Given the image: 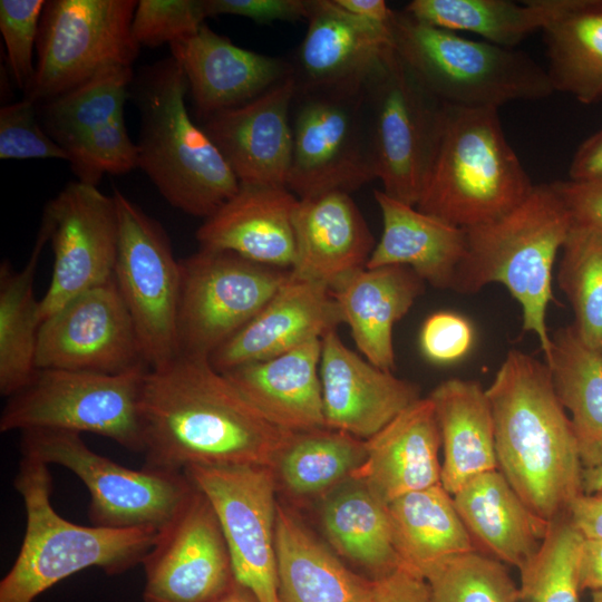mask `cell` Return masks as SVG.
Returning <instances> with one entry per match:
<instances>
[{
	"mask_svg": "<svg viewBox=\"0 0 602 602\" xmlns=\"http://www.w3.org/2000/svg\"><path fill=\"white\" fill-rule=\"evenodd\" d=\"M143 468L191 466L273 469L293 431L272 424L207 358L177 356L148 369L142 392Z\"/></svg>",
	"mask_w": 602,
	"mask_h": 602,
	"instance_id": "6da1fadb",
	"label": "cell"
},
{
	"mask_svg": "<svg viewBox=\"0 0 602 602\" xmlns=\"http://www.w3.org/2000/svg\"><path fill=\"white\" fill-rule=\"evenodd\" d=\"M486 394L498 469L537 517L566 514L583 493L584 468L546 362L509 350Z\"/></svg>",
	"mask_w": 602,
	"mask_h": 602,
	"instance_id": "7a4b0ae2",
	"label": "cell"
},
{
	"mask_svg": "<svg viewBox=\"0 0 602 602\" xmlns=\"http://www.w3.org/2000/svg\"><path fill=\"white\" fill-rule=\"evenodd\" d=\"M188 85L171 57L149 66L135 86L140 115L137 167L175 208L204 220L240 188L221 151L192 120Z\"/></svg>",
	"mask_w": 602,
	"mask_h": 602,
	"instance_id": "3957f363",
	"label": "cell"
},
{
	"mask_svg": "<svg viewBox=\"0 0 602 602\" xmlns=\"http://www.w3.org/2000/svg\"><path fill=\"white\" fill-rule=\"evenodd\" d=\"M571 226L552 183L534 185L506 215L465 229L467 249L452 291L474 294L487 284H503L522 308L523 331L537 337L545 357L551 346L546 310L554 300L553 266Z\"/></svg>",
	"mask_w": 602,
	"mask_h": 602,
	"instance_id": "277c9868",
	"label": "cell"
},
{
	"mask_svg": "<svg viewBox=\"0 0 602 602\" xmlns=\"http://www.w3.org/2000/svg\"><path fill=\"white\" fill-rule=\"evenodd\" d=\"M533 187L504 135L498 109L446 105L419 211L469 229L506 215Z\"/></svg>",
	"mask_w": 602,
	"mask_h": 602,
	"instance_id": "5b68a950",
	"label": "cell"
},
{
	"mask_svg": "<svg viewBox=\"0 0 602 602\" xmlns=\"http://www.w3.org/2000/svg\"><path fill=\"white\" fill-rule=\"evenodd\" d=\"M27 514L19 554L0 582V602H32L57 582L87 567L109 575L142 563L158 531L107 528L74 524L51 505L52 478L48 465L23 457L14 478Z\"/></svg>",
	"mask_w": 602,
	"mask_h": 602,
	"instance_id": "8992f818",
	"label": "cell"
},
{
	"mask_svg": "<svg viewBox=\"0 0 602 602\" xmlns=\"http://www.w3.org/2000/svg\"><path fill=\"white\" fill-rule=\"evenodd\" d=\"M390 28L400 59L446 105L498 109L554 93L546 69L515 48L464 38L405 10L394 11Z\"/></svg>",
	"mask_w": 602,
	"mask_h": 602,
	"instance_id": "52a82bcc",
	"label": "cell"
},
{
	"mask_svg": "<svg viewBox=\"0 0 602 602\" xmlns=\"http://www.w3.org/2000/svg\"><path fill=\"white\" fill-rule=\"evenodd\" d=\"M148 368L122 373L37 368L7 398L0 431L49 428L107 437L144 452L142 392Z\"/></svg>",
	"mask_w": 602,
	"mask_h": 602,
	"instance_id": "ba28073f",
	"label": "cell"
},
{
	"mask_svg": "<svg viewBox=\"0 0 602 602\" xmlns=\"http://www.w3.org/2000/svg\"><path fill=\"white\" fill-rule=\"evenodd\" d=\"M365 86L295 87L287 188L298 198L350 194L377 178Z\"/></svg>",
	"mask_w": 602,
	"mask_h": 602,
	"instance_id": "9c48e42d",
	"label": "cell"
},
{
	"mask_svg": "<svg viewBox=\"0 0 602 602\" xmlns=\"http://www.w3.org/2000/svg\"><path fill=\"white\" fill-rule=\"evenodd\" d=\"M377 178L388 196L416 206L429 176L446 113L395 48L365 86Z\"/></svg>",
	"mask_w": 602,
	"mask_h": 602,
	"instance_id": "30bf717a",
	"label": "cell"
},
{
	"mask_svg": "<svg viewBox=\"0 0 602 602\" xmlns=\"http://www.w3.org/2000/svg\"><path fill=\"white\" fill-rule=\"evenodd\" d=\"M20 449L23 457L68 468L86 485L94 526L159 532L194 487L184 473L124 467L93 452L75 431L23 430Z\"/></svg>",
	"mask_w": 602,
	"mask_h": 602,
	"instance_id": "8fae6325",
	"label": "cell"
},
{
	"mask_svg": "<svg viewBox=\"0 0 602 602\" xmlns=\"http://www.w3.org/2000/svg\"><path fill=\"white\" fill-rule=\"evenodd\" d=\"M135 0L46 1L37 61L25 98L46 103L115 67H132L140 45L132 23Z\"/></svg>",
	"mask_w": 602,
	"mask_h": 602,
	"instance_id": "7c38bea8",
	"label": "cell"
},
{
	"mask_svg": "<svg viewBox=\"0 0 602 602\" xmlns=\"http://www.w3.org/2000/svg\"><path fill=\"white\" fill-rule=\"evenodd\" d=\"M178 356L207 358L249 323L290 270L230 251L201 249L179 261Z\"/></svg>",
	"mask_w": 602,
	"mask_h": 602,
	"instance_id": "4fadbf2b",
	"label": "cell"
},
{
	"mask_svg": "<svg viewBox=\"0 0 602 602\" xmlns=\"http://www.w3.org/2000/svg\"><path fill=\"white\" fill-rule=\"evenodd\" d=\"M119 241L114 278L133 319L148 369L178 356L181 265L162 225L114 190Z\"/></svg>",
	"mask_w": 602,
	"mask_h": 602,
	"instance_id": "5bb4252c",
	"label": "cell"
},
{
	"mask_svg": "<svg viewBox=\"0 0 602 602\" xmlns=\"http://www.w3.org/2000/svg\"><path fill=\"white\" fill-rule=\"evenodd\" d=\"M191 483L213 505L235 580L259 602H280L275 553V478L260 466H191Z\"/></svg>",
	"mask_w": 602,
	"mask_h": 602,
	"instance_id": "9a60e30c",
	"label": "cell"
},
{
	"mask_svg": "<svg viewBox=\"0 0 602 602\" xmlns=\"http://www.w3.org/2000/svg\"><path fill=\"white\" fill-rule=\"evenodd\" d=\"M133 76L132 67H110L43 103L45 130L66 152L82 183L97 186L106 174L137 167V145L124 119Z\"/></svg>",
	"mask_w": 602,
	"mask_h": 602,
	"instance_id": "2e32d148",
	"label": "cell"
},
{
	"mask_svg": "<svg viewBox=\"0 0 602 602\" xmlns=\"http://www.w3.org/2000/svg\"><path fill=\"white\" fill-rule=\"evenodd\" d=\"M40 225L54 252L49 287L40 300L42 321L76 295L114 278L119 219L114 195L70 182L43 208Z\"/></svg>",
	"mask_w": 602,
	"mask_h": 602,
	"instance_id": "e0dca14e",
	"label": "cell"
},
{
	"mask_svg": "<svg viewBox=\"0 0 602 602\" xmlns=\"http://www.w3.org/2000/svg\"><path fill=\"white\" fill-rule=\"evenodd\" d=\"M142 564L145 602H217L235 581L219 516L195 486Z\"/></svg>",
	"mask_w": 602,
	"mask_h": 602,
	"instance_id": "ac0fdd59",
	"label": "cell"
},
{
	"mask_svg": "<svg viewBox=\"0 0 602 602\" xmlns=\"http://www.w3.org/2000/svg\"><path fill=\"white\" fill-rule=\"evenodd\" d=\"M146 367L115 278L69 300L39 330L36 368L122 373Z\"/></svg>",
	"mask_w": 602,
	"mask_h": 602,
	"instance_id": "d6986e66",
	"label": "cell"
},
{
	"mask_svg": "<svg viewBox=\"0 0 602 602\" xmlns=\"http://www.w3.org/2000/svg\"><path fill=\"white\" fill-rule=\"evenodd\" d=\"M308 28L291 66L297 88H361L394 49L390 25L336 0H308Z\"/></svg>",
	"mask_w": 602,
	"mask_h": 602,
	"instance_id": "ffe728a7",
	"label": "cell"
},
{
	"mask_svg": "<svg viewBox=\"0 0 602 602\" xmlns=\"http://www.w3.org/2000/svg\"><path fill=\"white\" fill-rule=\"evenodd\" d=\"M320 380L326 427L367 440L420 398L419 387L349 349L337 330L322 337Z\"/></svg>",
	"mask_w": 602,
	"mask_h": 602,
	"instance_id": "44dd1931",
	"label": "cell"
},
{
	"mask_svg": "<svg viewBox=\"0 0 602 602\" xmlns=\"http://www.w3.org/2000/svg\"><path fill=\"white\" fill-rule=\"evenodd\" d=\"M292 75L255 99L216 113L203 128L240 184L287 186L292 157Z\"/></svg>",
	"mask_w": 602,
	"mask_h": 602,
	"instance_id": "7402d4cb",
	"label": "cell"
},
{
	"mask_svg": "<svg viewBox=\"0 0 602 602\" xmlns=\"http://www.w3.org/2000/svg\"><path fill=\"white\" fill-rule=\"evenodd\" d=\"M341 323L340 308L328 288L290 274L259 313L208 357V362L224 373L322 339Z\"/></svg>",
	"mask_w": 602,
	"mask_h": 602,
	"instance_id": "603a6c76",
	"label": "cell"
},
{
	"mask_svg": "<svg viewBox=\"0 0 602 602\" xmlns=\"http://www.w3.org/2000/svg\"><path fill=\"white\" fill-rule=\"evenodd\" d=\"M169 48L204 120L255 99L291 75L290 62L235 46L205 23Z\"/></svg>",
	"mask_w": 602,
	"mask_h": 602,
	"instance_id": "cb8c5ba5",
	"label": "cell"
},
{
	"mask_svg": "<svg viewBox=\"0 0 602 602\" xmlns=\"http://www.w3.org/2000/svg\"><path fill=\"white\" fill-rule=\"evenodd\" d=\"M292 225L295 260L291 276L330 291L365 269L377 244L357 204L344 192L299 198Z\"/></svg>",
	"mask_w": 602,
	"mask_h": 602,
	"instance_id": "d4e9b609",
	"label": "cell"
},
{
	"mask_svg": "<svg viewBox=\"0 0 602 602\" xmlns=\"http://www.w3.org/2000/svg\"><path fill=\"white\" fill-rule=\"evenodd\" d=\"M298 200L287 186L240 184L235 195L198 227L200 247L291 270L295 260L292 213Z\"/></svg>",
	"mask_w": 602,
	"mask_h": 602,
	"instance_id": "484cf974",
	"label": "cell"
},
{
	"mask_svg": "<svg viewBox=\"0 0 602 602\" xmlns=\"http://www.w3.org/2000/svg\"><path fill=\"white\" fill-rule=\"evenodd\" d=\"M441 436L433 401L419 398L365 440L366 458L351 478L388 504L441 484Z\"/></svg>",
	"mask_w": 602,
	"mask_h": 602,
	"instance_id": "4316f807",
	"label": "cell"
},
{
	"mask_svg": "<svg viewBox=\"0 0 602 602\" xmlns=\"http://www.w3.org/2000/svg\"><path fill=\"white\" fill-rule=\"evenodd\" d=\"M322 339L223 375L264 417L288 431L326 427L320 359Z\"/></svg>",
	"mask_w": 602,
	"mask_h": 602,
	"instance_id": "83f0119b",
	"label": "cell"
},
{
	"mask_svg": "<svg viewBox=\"0 0 602 602\" xmlns=\"http://www.w3.org/2000/svg\"><path fill=\"white\" fill-rule=\"evenodd\" d=\"M425 288L426 282L410 268L385 265L355 272L331 293L359 351L376 367L392 372L394 326Z\"/></svg>",
	"mask_w": 602,
	"mask_h": 602,
	"instance_id": "f1b7e54d",
	"label": "cell"
},
{
	"mask_svg": "<svg viewBox=\"0 0 602 602\" xmlns=\"http://www.w3.org/2000/svg\"><path fill=\"white\" fill-rule=\"evenodd\" d=\"M383 230L366 268L405 265L426 283L452 290L467 249V233L433 215L375 191Z\"/></svg>",
	"mask_w": 602,
	"mask_h": 602,
	"instance_id": "f546056e",
	"label": "cell"
},
{
	"mask_svg": "<svg viewBox=\"0 0 602 602\" xmlns=\"http://www.w3.org/2000/svg\"><path fill=\"white\" fill-rule=\"evenodd\" d=\"M453 499L477 548L518 571L538 552L550 522L525 505L499 469L475 476Z\"/></svg>",
	"mask_w": 602,
	"mask_h": 602,
	"instance_id": "4dcf8cb0",
	"label": "cell"
},
{
	"mask_svg": "<svg viewBox=\"0 0 602 602\" xmlns=\"http://www.w3.org/2000/svg\"><path fill=\"white\" fill-rule=\"evenodd\" d=\"M280 602H367L373 580L348 569L291 509L276 506Z\"/></svg>",
	"mask_w": 602,
	"mask_h": 602,
	"instance_id": "1f68e13d",
	"label": "cell"
},
{
	"mask_svg": "<svg viewBox=\"0 0 602 602\" xmlns=\"http://www.w3.org/2000/svg\"><path fill=\"white\" fill-rule=\"evenodd\" d=\"M428 397L441 436V485L454 495L475 476L498 469L491 404L479 382L462 378L440 382Z\"/></svg>",
	"mask_w": 602,
	"mask_h": 602,
	"instance_id": "d6a6232c",
	"label": "cell"
},
{
	"mask_svg": "<svg viewBox=\"0 0 602 602\" xmlns=\"http://www.w3.org/2000/svg\"><path fill=\"white\" fill-rule=\"evenodd\" d=\"M542 31L554 91L602 100V0H551Z\"/></svg>",
	"mask_w": 602,
	"mask_h": 602,
	"instance_id": "836d02e7",
	"label": "cell"
},
{
	"mask_svg": "<svg viewBox=\"0 0 602 602\" xmlns=\"http://www.w3.org/2000/svg\"><path fill=\"white\" fill-rule=\"evenodd\" d=\"M387 511L404 566L424 579L439 563L478 550L441 484L399 496Z\"/></svg>",
	"mask_w": 602,
	"mask_h": 602,
	"instance_id": "e575fe53",
	"label": "cell"
},
{
	"mask_svg": "<svg viewBox=\"0 0 602 602\" xmlns=\"http://www.w3.org/2000/svg\"><path fill=\"white\" fill-rule=\"evenodd\" d=\"M321 523L337 554L363 569L371 580L404 566L394 545L387 504L362 482L350 478L331 492Z\"/></svg>",
	"mask_w": 602,
	"mask_h": 602,
	"instance_id": "d590c367",
	"label": "cell"
},
{
	"mask_svg": "<svg viewBox=\"0 0 602 602\" xmlns=\"http://www.w3.org/2000/svg\"><path fill=\"white\" fill-rule=\"evenodd\" d=\"M545 362L560 402L571 412L583 468L602 466V352L572 323L553 333Z\"/></svg>",
	"mask_w": 602,
	"mask_h": 602,
	"instance_id": "8d00e7d4",
	"label": "cell"
},
{
	"mask_svg": "<svg viewBox=\"0 0 602 602\" xmlns=\"http://www.w3.org/2000/svg\"><path fill=\"white\" fill-rule=\"evenodd\" d=\"M48 241V233L40 225L23 269L14 270L8 261L0 265V392L6 398L23 387L37 369L36 352L42 319L33 283Z\"/></svg>",
	"mask_w": 602,
	"mask_h": 602,
	"instance_id": "74e56055",
	"label": "cell"
},
{
	"mask_svg": "<svg viewBox=\"0 0 602 602\" xmlns=\"http://www.w3.org/2000/svg\"><path fill=\"white\" fill-rule=\"evenodd\" d=\"M365 458V440L323 427L293 431L272 472L289 494L312 497L346 483Z\"/></svg>",
	"mask_w": 602,
	"mask_h": 602,
	"instance_id": "f35d334b",
	"label": "cell"
},
{
	"mask_svg": "<svg viewBox=\"0 0 602 602\" xmlns=\"http://www.w3.org/2000/svg\"><path fill=\"white\" fill-rule=\"evenodd\" d=\"M415 19L450 31H470L484 41L515 48L542 30L551 0H412L404 9Z\"/></svg>",
	"mask_w": 602,
	"mask_h": 602,
	"instance_id": "ab89813d",
	"label": "cell"
},
{
	"mask_svg": "<svg viewBox=\"0 0 602 602\" xmlns=\"http://www.w3.org/2000/svg\"><path fill=\"white\" fill-rule=\"evenodd\" d=\"M556 280L574 312L581 339L602 352V232L572 225Z\"/></svg>",
	"mask_w": 602,
	"mask_h": 602,
	"instance_id": "60d3db41",
	"label": "cell"
},
{
	"mask_svg": "<svg viewBox=\"0 0 602 602\" xmlns=\"http://www.w3.org/2000/svg\"><path fill=\"white\" fill-rule=\"evenodd\" d=\"M583 540L567 513L551 521L538 552L520 570L517 602H580Z\"/></svg>",
	"mask_w": 602,
	"mask_h": 602,
	"instance_id": "b9f144b4",
	"label": "cell"
},
{
	"mask_svg": "<svg viewBox=\"0 0 602 602\" xmlns=\"http://www.w3.org/2000/svg\"><path fill=\"white\" fill-rule=\"evenodd\" d=\"M425 580L430 602H517L518 586L504 563L479 550L450 557Z\"/></svg>",
	"mask_w": 602,
	"mask_h": 602,
	"instance_id": "7bdbcfd3",
	"label": "cell"
},
{
	"mask_svg": "<svg viewBox=\"0 0 602 602\" xmlns=\"http://www.w3.org/2000/svg\"><path fill=\"white\" fill-rule=\"evenodd\" d=\"M206 17L204 0H139L132 31L140 46L172 45L195 35Z\"/></svg>",
	"mask_w": 602,
	"mask_h": 602,
	"instance_id": "ee69618b",
	"label": "cell"
},
{
	"mask_svg": "<svg viewBox=\"0 0 602 602\" xmlns=\"http://www.w3.org/2000/svg\"><path fill=\"white\" fill-rule=\"evenodd\" d=\"M43 0H1L0 31L7 60L18 88L27 90L35 74L33 47L37 45Z\"/></svg>",
	"mask_w": 602,
	"mask_h": 602,
	"instance_id": "f6af8a7d",
	"label": "cell"
},
{
	"mask_svg": "<svg viewBox=\"0 0 602 602\" xmlns=\"http://www.w3.org/2000/svg\"><path fill=\"white\" fill-rule=\"evenodd\" d=\"M0 158H57L68 162L66 152L40 126L36 103L28 98L0 109Z\"/></svg>",
	"mask_w": 602,
	"mask_h": 602,
	"instance_id": "bcb514c9",
	"label": "cell"
},
{
	"mask_svg": "<svg viewBox=\"0 0 602 602\" xmlns=\"http://www.w3.org/2000/svg\"><path fill=\"white\" fill-rule=\"evenodd\" d=\"M475 330L470 321L453 311H437L424 321L419 346L433 363L449 365L463 359L473 348Z\"/></svg>",
	"mask_w": 602,
	"mask_h": 602,
	"instance_id": "7dc6e473",
	"label": "cell"
},
{
	"mask_svg": "<svg viewBox=\"0 0 602 602\" xmlns=\"http://www.w3.org/2000/svg\"><path fill=\"white\" fill-rule=\"evenodd\" d=\"M204 6L207 17L239 16L256 23L308 18V0H204Z\"/></svg>",
	"mask_w": 602,
	"mask_h": 602,
	"instance_id": "c3c4849f",
	"label": "cell"
},
{
	"mask_svg": "<svg viewBox=\"0 0 602 602\" xmlns=\"http://www.w3.org/2000/svg\"><path fill=\"white\" fill-rule=\"evenodd\" d=\"M552 186L572 225L602 232V181H555Z\"/></svg>",
	"mask_w": 602,
	"mask_h": 602,
	"instance_id": "681fc988",
	"label": "cell"
},
{
	"mask_svg": "<svg viewBox=\"0 0 602 602\" xmlns=\"http://www.w3.org/2000/svg\"><path fill=\"white\" fill-rule=\"evenodd\" d=\"M367 602H430L429 585L421 575L401 566L373 580Z\"/></svg>",
	"mask_w": 602,
	"mask_h": 602,
	"instance_id": "f907efd6",
	"label": "cell"
},
{
	"mask_svg": "<svg viewBox=\"0 0 602 602\" xmlns=\"http://www.w3.org/2000/svg\"><path fill=\"white\" fill-rule=\"evenodd\" d=\"M567 514L584 538H602V489L579 495Z\"/></svg>",
	"mask_w": 602,
	"mask_h": 602,
	"instance_id": "816d5d0a",
	"label": "cell"
},
{
	"mask_svg": "<svg viewBox=\"0 0 602 602\" xmlns=\"http://www.w3.org/2000/svg\"><path fill=\"white\" fill-rule=\"evenodd\" d=\"M569 176L573 181H602V128L577 147Z\"/></svg>",
	"mask_w": 602,
	"mask_h": 602,
	"instance_id": "f5cc1de1",
	"label": "cell"
},
{
	"mask_svg": "<svg viewBox=\"0 0 602 602\" xmlns=\"http://www.w3.org/2000/svg\"><path fill=\"white\" fill-rule=\"evenodd\" d=\"M577 575L581 591L602 590V538L583 540Z\"/></svg>",
	"mask_w": 602,
	"mask_h": 602,
	"instance_id": "db71d44e",
	"label": "cell"
},
{
	"mask_svg": "<svg viewBox=\"0 0 602 602\" xmlns=\"http://www.w3.org/2000/svg\"><path fill=\"white\" fill-rule=\"evenodd\" d=\"M348 12L370 21L390 25L394 11L383 0H336Z\"/></svg>",
	"mask_w": 602,
	"mask_h": 602,
	"instance_id": "11a10c76",
	"label": "cell"
},
{
	"mask_svg": "<svg viewBox=\"0 0 602 602\" xmlns=\"http://www.w3.org/2000/svg\"><path fill=\"white\" fill-rule=\"evenodd\" d=\"M217 602H259L253 593L236 580Z\"/></svg>",
	"mask_w": 602,
	"mask_h": 602,
	"instance_id": "9f6ffc18",
	"label": "cell"
},
{
	"mask_svg": "<svg viewBox=\"0 0 602 602\" xmlns=\"http://www.w3.org/2000/svg\"><path fill=\"white\" fill-rule=\"evenodd\" d=\"M583 493L591 494L602 489V466L584 468L582 475Z\"/></svg>",
	"mask_w": 602,
	"mask_h": 602,
	"instance_id": "6f0895ef",
	"label": "cell"
},
{
	"mask_svg": "<svg viewBox=\"0 0 602 602\" xmlns=\"http://www.w3.org/2000/svg\"><path fill=\"white\" fill-rule=\"evenodd\" d=\"M592 602H602V590L592 592Z\"/></svg>",
	"mask_w": 602,
	"mask_h": 602,
	"instance_id": "680465c9",
	"label": "cell"
}]
</instances>
